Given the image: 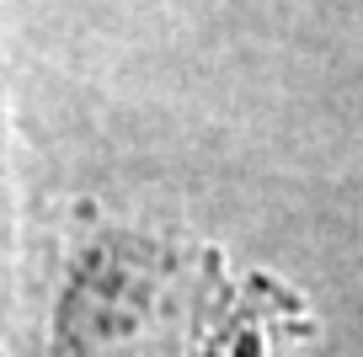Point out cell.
Here are the masks:
<instances>
[{"label":"cell","instance_id":"obj_1","mask_svg":"<svg viewBox=\"0 0 363 357\" xmlns=\"http://www.w3.org/2000/svg\"><path fill=\"white\" fill-rule=\"evenodd\" d=\"M225 293L219 251L128 230L75 240L54 288V357H193Z\"/></svg>","mask_w":363,"mask_h":357},{"label":"cell","instance_id":"obj_2","mask_svg":"<svg viewBox=\"0 0 363 357\" xmlns=\"http://www.w3.org/2000/svg\"><path fill=\"white\" fill-rule=\"evenodd\" d=\"M284 293L272 283H251V288H235L219 299L214 320L203 325L193 357H278V336H284Z\"/></svg>","mask_w":363,"mask_h":357}]
</instances>
